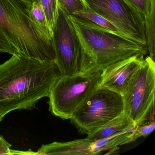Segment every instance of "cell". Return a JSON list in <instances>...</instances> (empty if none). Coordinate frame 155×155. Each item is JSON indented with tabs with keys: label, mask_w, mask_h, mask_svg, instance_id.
<instances>
[{
	"label": "cell",
	"mask_w": 155,
	"mask_h": 155,
	"mask_svg": "<svg viewBox=\"0 0 155 155\" xmlns=\"http://www.w3.org/2000/svg\"><path fill=\"white\" fill-rule=\"evenodd\" d=\"M61 76L55 61L12 56L0 64V117L35 108Z\"/></svg>",
	"instance_id": "1"
},
{
	"label": "cell",
	"mask_w": 155,
	"mask_h": 155,
	"mask_svg": "<svg viewBox=\"0 0 155 155\" xmlns=\"http://www.w3.org/2000/svg\"><path fill=\"white\" fill-rule=\"evenodd\" d=\"M0 52L12 56L55 61L52 41L18 0H0Z\"/></svg>",
	"instance_id": "2"
},
{
	"label": "cell",
	"mask_w": 155,
	"mask_h": 155,
	"mask_svg": "<svg viewBox=\"0 0 155 155\" xmlns=\"http://www.w3.org/2000/svg\"><path fill=\"white\" fill-rule=\"evenodd\" d=\"M68 16L80 45V72H100L111 64L136 54L148 55L146 46L85 18Z\"/></svg>",
	"instance_id": "3"
},
{
	"label": "cell",
	"mask_w": 155,
	"mask_h": 155,
	"mask_svg": "<svg viewBox=\"0 0 155 155\" xmlns=\"http://www.w3.org/2000/svg\"><path fill=\"white\" fill-rule=\"evenodd\" d=\"M125 111L123 96L99 86L74 111L71 122L80 133L89 135Z\"/></svg>",
	"instance_id": "4"
},
{
	"label": "cell",
	"mask_w": 155,
	"mask_h": 155,
	"mask_svg": "<svg viewBox=\"0 0 155 155\" xmlns=\"http://www.w3.org/2000/svg\"><path fill=\"white\" fill-rule=\"evenodd\" d=\"M101 72L61 76L50 91L49 110L62 119H70L79 106L98 87Z\"/></svg>",
	"instance_id": "5"
},
{
	"label": "cell",
	"mask_w": 155,
	"mask_h": 155,
	"mask_svg": "<svg viewBox=\"0 0 155 155\" xmlns=\"http://www.w3.org/2000/svg\"><path fill=\"white\" fill-rule=\"evenodd\" d=\"M155 62L145 57L126 93L124 112L135 126L155 116Z\"/></svg>",
	"instance_id": "6"
},
{
	"label": "cell",
	"mask_w": 155,
	"mask_h": 155,
	"mask_svg": "<svg viewBox=\"0 0 155 155\" xmlns=\"http://www.w3.org/2000/svg\"><path fill=\"white\" fill-rule=\"evenodd\" d=\"M82 1L85 7L113 24L123 36L147 47L145 21L125 1Z\"/></svg>",
	"instance_id": "7"
},
{
	"label": "cell",
	"mask_w": 155,
	"mask_h": 155,
	"mask_svg": "<svg viewBox=\"0 0 155 155\" xmlns=\"http://www.w3.org/2000/svg\"><path fill=\"white\" fill-rule=\"evenodd\" d=\"M52 41L55 62L61 76H71L79 73V41L68 14L60 6Z\"/></svg>",
	"instance_id": "8"
},
{
	"label": "cell",
	"mask_w": 155,
	"mask_h": 155,
	"mask_svg": "<svg viewBox=\"0 0 155 155\" xmlns=\"http://www.w3.org/2000/svg\"><path fill=\"white\" fill-rule=\"evenodd\" d=\"M134 127L96 141H90L86 138L68 142H53L43 145L36 151V155H98L105 151H107L105 154H115L119 149L120 146L134 141Z\"/></svg>",
	"instance_id": "9"
},
{
	"label": "cell",
	"mask_w": 155,
	"mask_h": 155,
	"mask_svg": "<svg viewBox=\"0 0 155 155\" xmlns=\"http://www.w3.org/2000/svg\"><path fill=\"white\" fill-rule=\"evenodd\" d=\"M145 56L136 54L103 69L101 72L99 87L124 95L142 65Z\"/></svg>",
	"instance_id": "10"
},
{
	"label": "cell",
	"mask_w": 155,
	"mask_h": 155,
	"mask_svg": "<svg viewBox=\"0 0 155 155\" xmlns=\"http://www.w3.org/2000/svg\"><path fill=\"white\" fill-rule=\"evenodd\" d=\"M134 127L133 121L124 112L95 132L88 135L87 138L90 141H96L109 137Z\"/></svg>",
	"instance_id": "11"
},
{
	"label": "cell",
	"mask_w": 155,
	"mask_h": 155,
	"mask_svg": "<svg viewBox=\"0 0 155 155\" xmlns=\"http://www.w3.org/2000/svg\"><path fill=\"white\" fill-rule=\"evenodd\" d=\"M30 12L33 20L45 36L52 41V32L51 31L44 11L38 0L31 3Z\"/></svg>",
	"instance_id": "12"
},
{
	"label": "cell",
	"mask_w": 155,
	"mask_h": 155,
	"mask_svg": "<svg viewBox=\"0 0 155 155\" xmlns=\"http://www.w3.org/2000/svg\"><path fill=\"white\" fill-rule=\"evenodd\" d=\"M72 15L85 18L94 22L97 25L112 31L113 33L125 37L117 29L113 24L101 16L100 15H98L96 12L88 8L87 7H85L83 9L74 12Z\"/></svg>",
	"instance_id": "13"
},
{
	"label": "cell",
	"mask_w": 155,
	"mask_h": 155,
	"mask_svg": "<svg viewBox=\"0 0 155 155\" xmlns=\"http://www.w3.org/2000/svg\"><path fill=\"white\" fill-rule=\"evenodd\" d=\"M36 1V0H35ZM44 11L48 25L52 32L55 28L58 13V0H38Z\"/></svg>",
	"instance_id": "14"
},
{
	"label": "cell",
	"mask_w": 155,
	"mask_h": 155,
	"mask_svg": "<svg viewBox=\"0 0 155 155\" xmlns=\"http://www.w3.org/2000/svg\"><path fill=\"white\" fill-rule=\"evenodd\" d=\"M140 15L144 21L155 11V0H124Z\"/></svg>",
	"instance_id": "15"
},
{
	"label": "cell",
	"mask_w": 155,
	"mask_h": 155,
	"mask_svg": "<svg viewBox=\"0 0 155 155\" xmlns=\"http://www.w3.org/2000/svg\"><path fill=\"white\" fill-rule=\"evenodd\" d=\"M155 128V116L136 125L133 132L134 141L140 137H147L152 133Z\"/></svg>",
	"instance_id": "16"
},
{
	"label": "cell",
	"mask_w": 155,
	"mask_h": 155,
	"mask_svg": "<svg viewBox=\"0 0 155 155\" xmlns=\"http://www.w3.org/2000/svg\"><path fill=\"white\" fill-rule=\"evenodd\" d=\"M60 7L68 15L83 9L85 6L82 0H58Z\"/></svg>",
	"instance_id": "17"
},
{
	"label": "cell",
	"mask_w": 155,
	"mask_h": 155,
	"mask_svg": "<svg viewBox=\"0 0 155 155\" xmlns=\"http://www.w3.org/2000/svg\"><path fill=\"white\" fill-rule=\"evenodd\" d=\"M12 145L0 135V155H12L11 147Z\"/></svg>",
	"instance_id": "18"
},
{
	"label": "cell",
	"mask_w": 155,
	"mask_h": 155,
	"mask_svg": "<svg viewBox=\"0 0 155 155\" xmlns=\"http://www.w3.org/2000/svg\"><path fill=\"white\" fill-rule=\"evenodd\" d=\"M18 1L21 3H22L28 8L30 9V8L31 3L29 0H18Z\"/></svg>",
	"instance_id": "19"
},
{
	"label": "cell",
	"mask_w": 155,
	"mask_h": 155,
	"mask_svg": "<svg viewBox=\"0 0 155 155\" xmlns=\"http://www.w3.org/2000/svg\"><path fill=\"white\" fill-rule=\"evenodd\" d=\"M3 118L2 117H0V123L2 121V119H3Z\"/></svg>",
	"instance_id": "20"
},
{
	"label": "cell",
	"mask_w": 155,
	"mask_h": 155,
	"mask_svg": "<svg viewBox=\"0 0 155 155\" xmlns=\"http://www.w3.org/2000/svg\"><path fill=\"white\" fill-rule=\"evenodd\" d=\"M30 2L31 3V2H32V0H29Z\"/></svg>",
	"instance_id": "21"
}]
</instances>
